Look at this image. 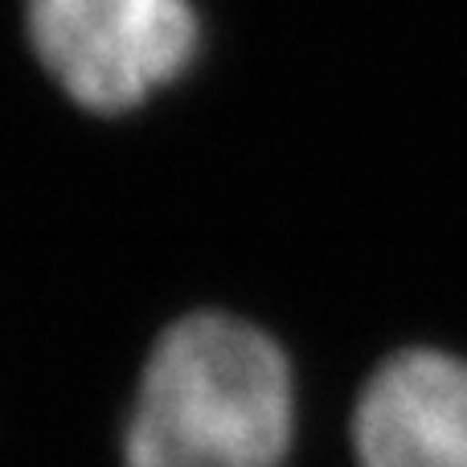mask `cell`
I'll use <instances>...</instances> for the list:
<instances>
[{
	"mask_svg": "<svg viewBox=\"0 0 467 467\" xmlns=\"http://www.w3.org/2000/svg\"><path fill=\"white\" fill-rule=\"evenodd\" d=\"M296 439V378L271 332L193 312L161 332L123 431V467H279Z\"/></svg>",
	"mask_w": 467,
	"mask_h": 467,
	"instance_id": "6da1fadb",
	"label": "cell"
},
{
	"mask_svg": "<svg viewBox=\"0 0 467 467\" xmlns=\"http://www.w3.org/2000/svg\"><path fill=\"white\" fill-rule=\"evenodd\" d=\"M46 74L95 115H123L177 82L202 46L189 0H25Z\"/></svg>",
	"mask_w": 467,
	"mask_h": 467,
	"instance_id": "7a4b0ae2",
	"label": "cell"
},
{
	"mask_svg": "<svg viewBox=\"0 0 467 467\" xmlns=\"http://www.w3.org/2000/svg\"><path fill=\"white\" fill-rule=\"evenodd\" d=\"M357 467H467V361L406 348L373 369L353 410Z\"/></svg>",
	"mask_w": 467,
	"mask_h": 467,
	"instance_id": "3957f363",
	"label": "cell"
}]
</instances>
